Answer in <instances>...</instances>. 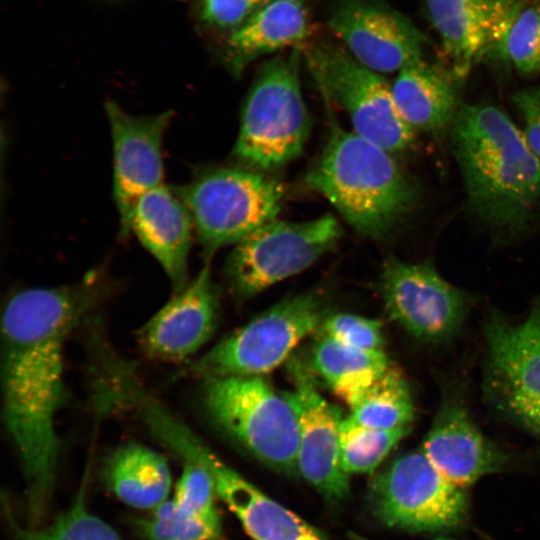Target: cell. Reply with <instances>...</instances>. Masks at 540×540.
Returning a JSON list of instances; mask_svg holds the SVG:
<instances>
[{"label": "cell", "instance_id": "cell-1", "mask_svg": "<svg viewBox=\"0 0 540 540\" xmlns=\"http://www.w3.org/2000/svg\"><path fill=\"white\" fill-rule=\"evenodd\" d=\"M90 299L89 289L80 285L33 287L15 293L3 311L2 414L23 470L32 528L55 485L56 418L66 400L65 344Z\"/></svg>", "mask_w": 540, "mask_h": 540}, {"label": "cell", "instance_id": "cell-2", "mask_svg": "<svg viewBox=\"0 0 540 540\" xmlns=\"http://www.w3.org/2000/svg\"><path fill=\"white\" fill-rule=\"evenodd\" d=\"M452 123L453 150L473 210L510 234L527 228L540 201V160L524 133L491 105H461Z\"/></svg>", "mask_w": 540, "mask_h": 540}, {"label": "cell", "instance_id": "cell-3", "mask_svg": "<svg viewBox=\"0 0 540 540\" xmlns=\"http://www.w3.org/2000/svg\"><path fill=\"white\" fill-rule=\"evenodd\" d=\"M389 151L354 131L331 129L306 184L359 234L390 236L414 209L417 191Z\"/></svg>", "mask_w": 540, "mask_h": 540}, {"label": "cell", "instance_id": "cell-4", "mask_svg": "<svg viewBox=\"0 0 540 540\" xmlns=\"http://www.w3.org/2000/svg\"><path fill=\"white\" fill-rule=\"evenodd\" d=\"M301 46L260 68L243 106L232 155L251 169L271 171L299 157L311 120L300 85Z\"/></svg>", "mask_w": 540, "mask_h": 540}, {"label": "cell", "instance_id": "cell-5", "mask_svg": "<svg viewBox=\"0 0 540 540\" xmlns=\"http://www.w3.org/2000/svg\"><path fill=\"white\" fill-rule=\"evenodd\" d=\"M203 403L226 434L266 464L288 474L298 471L299 426L286 392L264 376L203 379Z\"/></svg>", "mask_w": 540, "mask_h": 540}, {"label": "cell", "instance_id": "cell-6", "mask_svg": "<svg viewBox=\"0 0 540 540\" xmlns=\"http://www.w3.org/2000/svg\"><path fill=\"white\" fill-rule=\"evenodd\" d=\"M174 188L190 211L206 260L276 220L284 198L279 181L238 167L199 169Z\"/></svg>", "mask_w": 540, "mask_h": 540}, {"label": "cell", "instance_id": "cell-7", "mask_svg": "<svg viewBox=\"0 0 540 540\" xmlns=\"http://www.w3.org/2000/svg\"><path fill=\"white\" fill-rule=\"evenodd\" d=\"M327 316L319 293L289 297L216 343L192 370L202 379L264 376L286 361Z\"/></svg>", "mask_w": 540, "mask_h": 540}, {"label": "cell", "instance_id": "cell-8", "mask_svg": "<svg viewBox=\"0 0 540 540\" xmlns=\"http://www.w3.org/2000/svg\"><path fill=\"white\" fill-rule=\"evenodd\" d=\"M307 67L325 100L348 115L353 131L390 153L414 141V130L395 105L391 85L349 52L319 42L302 49Z\"/></svg>", "mask_w": 540, "mask_h": 540}, {"label": "cell", "instance_id": "cell-9", "mask_svg": "<svg viewBox=\"0 0 540 540\" xmlns=\"http://www.w3.org/2000/svg\"><path fill=\"white\" fill-rule=\"evenodd\" d=\"M483 392L508 420L540 436V297L521 321L497 311L483 323Z\"/></svg>", "mask_w": 540, "mask_h": 540}, {"label": "cell", "instance_id": "cell-10", "mask_svg": "<svg viewBox=\"0 0 540 540\" xmlns=\"http://www.w3.org/2000/svg\"><path fill=\"white\" fill-rule=\"evenodd\" d=\"M342 235L332 214L302 222L273 220L234 245L225 264L229 286L240 298L255 296L310 267Z\"/></svg>", "mask_w": 540, "mask_h": 540}, {"label": "cell", "instance_id": "cell-11", "mask_svg": "<svg viewBox=\"0 0 540 540\" xmlns=\"http://www.w3.org/2000/svg\"><path fill=\"white\" fill-rule=\"evenodd\" d=\"M153 435L183 462H195L210 471L216 494L254 540H327L318 529L227 466L173 413L155 422Z\"/></svg>", "mask_w": 540, "mask_h": 540}, {"label": "cell", "instance_id": "cell-12", "mask_svg": "<svg viewBox=\"0 0 540 540\" xmlns=\"http://www.w3.org/2000/svg\"><path fill=\"white\" fill-rule=\"evenodd\" d=\"M370 501L386 526L417 532L456 527L468 510L464 488L442 476L422 451L398 457L379 474Z\"/></svg>", "mask_w": 540, "mask_h": 540}, {"label": "cell", "instance_id": "cell-13", "mask_svg": "<svg viewBox=\"0 0 540 540\" xmlns=\"http://www.w3.org/2000/svg\"><path fill=\"white\" fill-rule=\"evenodd\" d=\"M379 287L391 319L414 339L428 344L453 339L471 308L469 295L429 263L390 258L384 263Z\"/></svg>", "mask_w": 540, "mask_h": 540}, {"label": "cell", "instance_id": "cell-14", "mask_svg": "<svg viewBox=\"0 0 540 540\" xmlns=\"http://www.w3.org/2000/svg\"><path fill=\"white\" fill-rule=\"evenodd\" d=\"M294 384L286 392L298 418V471L328 500L349 493V477L341 466V410L319 392L311 369L300 360L290 363Z\"/></svg>", "mask_w": 540, "mask_h": 540}, {"label": "cell", "instance_id": "cell-15", "mask_svg": "<svg viewBox=\"0 0 540 540\" xmlns=\"http://www.w3.org/2000/svg\"><path fill=\"white\" fill-rule=\"evenodd\" d=\"M113 150V200L122 236L128 235L131 209L146 192L164 184L162 144L172 112L136 116L114 101L105 103Z\"/></svg>", "mask_w": 540, "mask_h": 540}, {"label": "cell", "instance_id": "cell-16", "mask_svg": "<svg viewBox=\"0 0 540 540\" xmlns=\"http://www.w3.org/2000/svg\"><path fill=\"white\" fill-rule=\"evenodd\" d=\"M219 309L220 292L207 259L198 274L141 326L138 344L151 359L186 361L212 338Z\"/></svg>", "mask_w": 540, "mask_h": 540}, {"label": "cell", "instance_id": "cell-17", "mask_svg": "<svg viewBox=\"0 0 540 540\" xmlns=\"http://www.w3.org/2000/svg\"><path fill=\"white\" fill-rule=\"evenodd\" d=\"M328 25L349 53L375 72H399L422 60L420 32L400 13L376 1L340 0Z\"/></svg>", "mask_w": 540, "mask_h": 540}, {"label": "cell", "instance_id": "cell-18", "mask_svg": "<svg viewBox=\"0 0 540 540\" xmlns=\"http://www.w3.org/2000/svg\"><path fill=\"white\" fill-rule=\"evenodd\" d=\"M422 452L452 484L464 488L501 470L507 455L478 428L457 393L443 396Z\"/></svg>", "mask_w": 540, "mask_h": 540}, {"label": "cell", "instance_id": "cell-19", "mask_svg": "<svg viewBox=\"0 0 540 540\" xmlns=\"http://www.w3.org/2000/svg\"><path fill=\"white\" fill-rule=\"evenodd\" d=\"M193 231L189 209L175 188L165 184L140 196L130 212L128 234L133 233L158 262L173 293L190 281L188 261Z\"/></svg>", "mask_w": 540, "mask_h": 540}, {"label": "cell", "instance_id": "cell-20", "mask_svg": "<svg viewBox=\"0 0 540 540\" xmlns=\"http://www.w3.org/2000/svg\"><path fill=\"white\" fill-rule=\"evenodd\" d=\"M307 1L272 0L231 31L228 58L232 70L240 73L262 55L301 46L310 34Z\"/></svg>", "mask_w": 540, "mask_h": 540}, {"label": "cell", "instance_id": "cell-21", "mask_svg": "<svg viewBox=\"0 0 540 540\" xmlns=\"http://www.w3.org/2000/svg\"><path fill=\"white\" fill-rule=\"evenodd\" d=\"M495 0H426L452 73L459 79L491 52Z\"/></svg>", "mask_w": 540, "mask_h": 540}, {"label": "cell", "instance_id": "cell-22", "mask_svg": "<svg viewBox=\"0 0 540 540\" xmlns=\"http://www.w3.org/2000/svg\"><path fill=\"white\" fill-rule=\"evenodd\" d=\"M458 79L423 60L403 68L391 85L397 110L413 130H436L453 122L460 108Z\"/></svg>", "mask_w": 540, "mask_h": 540}, {"label": "cell", "instance_id": "cell-23", "mask_svg": "<svg viewBox=\"0 0 540 540\" xmlns=\"http://www.w3.org/2000/svg\"><path fill=\"white\" fill-rule=\"evenodd\" d=\"M104 480L118 499L139 509H154L166 501L172 483L166 459L139 443L122 445L110 455Z\"/></svg>", "mask_w": 540, "mask_h": 540}, {"label": "cell", "instance_id": "cell-24", "mask_svg": "<svg viewBox=\"0 0 540 540\" xmlns=\"http://www.w3.org/2000/svg\"><path fill=\"white\" fill-rule=\"evenodd\" d=\"M313 370L350 408L392 365L381 351H368L321 335L311 352Z\"/></svg>", "mask_w": 540, "mask_h": 540}, {"label": "cell", "instance_id": "cell-25", "mask_svg": "<svg viewBox=\"0 0 540 540\" xmlns=\"http://www.w3.org/2000/svg\"><path fill=\"white\" fill-rule=\"evenodd\" d=\"M491 52L525 75L540 71V0H495Z\"/></svg>", "mask_w": 540, "mask_h": 540}, {"label": "cell", "instance_id": "cell-26", "mask_svg": "<svg viewBox=\"0 0 540 540\" xmlns=\"http://www.w3.org/2000/svg\"><path fill=\"white\" fill-rule=\"evenodd\" d=\"M350 409L349 416L354 421L379 430L409 427L415 416L408 382L392 365Z\"/></svg>", "mask_w": 540, "mask_h": 540}, {"label": "cell", "instance_id": "cell-27", "mask_svg": "<svg viewBox=\"0 0 540 540\" xmlns=\"http://www.w3.org/2000/svg\"><path fill=\"white\" fill-rule=\"evenodd\" d=\"M411 426L379 430L363 426L349 415L340 425V459L347 473L372 472L392 448L409 434Z\"/></svg>", "mask_w": 540, "mask_h": 540}, {"label": "cell", "instance_id": "cell-28", "mask_svg": "<svg viewBox=\"0 0 540 540\" xmlns=\"http://www.w3.org/2000/svg\"><path fill=\"white\" fill-rule=\"evenodd\" d=\"M17 540H121L116 531L86 507L82 483L71 506L46 527L23 528L7 513Z\"/></svg>", "mask_w": 540, "mask_h": 540}, {"label": "cell", "instance_id": "cell-29", "mask_svg": "<svg viewBox=\"0 0 540 540\" xmlns=\"http://www.w3.org/2000/svg\"><path fill=\"white\" fill-rule=\"evenodd\" d=\"M140 526L149 540H212L220 533V523L185 512L173 499L154 508Z\"/></svg>", "mask_w": 540, "mask_h": 540}, {"label": "cell", "instance_id": "cell-30", "mask_svg": "<svg viewBox=\"0 0 540 540\" xmlns=\"http://www.w3.org/2000/svg\"><path fill=\"white\" fill-rule=\"evenodd\" d=\"M216 493L212 474L201 464L184 462L173 500L185 512L211 522L220 523L214 506Z\"/></svg>", "mask_w": 540, "mask_h": 540}, {"label": "cell", "instance_id": "cell-31", "mask_svg": "<svg viewBox=\"0 0 540 540\" xmlns=\"http://www.w3.org/2000/svg\"><path fill=\"white\" fill-rule=\"evenodd\" d=\"M321 335L350 347L368 350H384L382 323L379 320L351 313L327 316L320 326Z\"/></svg>", "mask_w": 540, "mask_h": 540}, {"label": "cell", "instance_id": "cell-32", "mask_svg": "<svg viewBox=\"0 0 540 540\" xmlns=\"http://www.w3.org/2000/svg\"><path fill=\"white\" fill-rule=\"evenodd\" d=\"M270 1L272 0H201L202 15L208 23L233 31Z\"/></svg>", "mask_w": 540, "mask_h": 540}, {"label": "cell", "instance_id": "cell-33", "mask_svg": "<svg viewBox=\"0 0 540 540\" xmlns=\"http://www.w3.org/2000/svg\"><path fill=\"white\" fill-rule=\"evenodd\" d=\"M513 101L521 111L525 121L526 141L540 160V87L520 91Z\"/></svg>", "mask_w": 540, "mask_h": 540}, {"label": "cell", "instance_id": "cell-34", "mask_svg": "<svg viewBox=\"0 0 540 540\" xmlns=\"http://www.w3.org/2000/svg\"><path fill=\"white\" fill-rule=\"evenodd\" d=\"M353 539L354 540H366L364 538H361V537H358V536H355V535H352Z\"/></svg>", "mask_w": 540, "mask_h": 540}, {"label": "cell", "instance_id": "cell-35", "mask_svg": "<svg viewBox=\"0 0 540 540\" xmlns=\"http://www.w3.org/2000/svg\"><path fill=\"white\" fill-rule=\"evenodd\" d=\"M438 540H444V539H438Z\"/></svg>", "mask_w": 540, "mask_h": 540}, {"label": "cell", "instance_id": "cell-36", "mask_svg": "<svg viewBox=\"0 0 540 540\" xmlns=\"http://www.w3.org/2000/svg\"><path fill=\"white\" fill-rule=\"evenodd\" d=\"M212 540H217V539H212Z\"/></svg>", "mask_w": 540, "mask_h": 540}]
</instances>
